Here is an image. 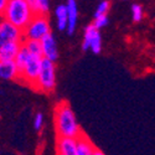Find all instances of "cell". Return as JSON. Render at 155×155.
<instances>
[{
  "mask_svg": "<svg viewBox=\"0 0 155 155\" xmlns=\"http://www.w3.org/2000/svg\"><path fill=\"white\" fill-rule=\"evenodd\" d=\"M54 123L57 138L77 139L83 132L67 101H60L54 109Z\"/></svg>",
  "mask_w": 155,
  "mask_h": 155,
  "instance_id": "1",
  "label": "cell"
},
{
  "mask_svg": "<svg viewBox=\"0 0 155 155\" xmlns=\"http://www.w3.org/2000/svg\"><path fill=\"white\" fill-rule=\"evenodd\" d=\"M2 19L24 31L34 19V14L28 0H8V5Z\"/></svg>",
  "mask_w": 155,
  "mask_h": 155,
  "instance_id": "2",
  "label": "cell"
},
{
  "mask_svg": "<svg viewBox=\"0 0 155 155\" xmlns=\"http://www.w3.org/2000/svg\"><path fill=\"white\" fill-rule=\"evenodd\" d=\"M56 88V64L46 58L41 61V68L38 73L35 89L45 93L54 92Z\"/></svg>",
  "mask_w": 155,
  "mask_h": 155,
  "instance_id": "3",
  "label": "cell"
},
{
  "mask_svg": "<svg viewBox=\"0 0 155 155\" xmlns=\"http://www.w3.org/2000/svg\"><path fill=\"white\" fill-rule=\"evenodd\" d=\"M24 40L41 41L44 37L51 34V26L47 16H34L28 28L24 31Z\"/></svg>",
  "mask_w": 155,
  "mask_h": 155,
  "instance_id": "4",
  "label": "cell"
},
{
  "mask_svg": "<svg viewBox=\"0 0 155 155\" xmlns=\"http://www.w3.org/2000/svg\"><path fill=\"white\" fill-rule=\"evenodd\" d=\"M41 61H42V57H41V56L30 55L29 60L26 61V63H25V66H24L22 72H21L20 76H19V78H21L25 83L30 84L32 88H35L37 77H38V73H40Z\"/></svg>",
  "mask_w": 155,
  "mask_h": 155,
  "instance_id": "5",
  "label": "cell"
},
{
  "mask_svg": "<svg viewBox=\"0 0 155 155\" xmlns=\"http://www.w3.org/2000/svg\"><path fill=\"white\" fill-rule=\"evenodd\" d=\"M11 42H24V32L4 19H0V50Z\"/></svg>",
  "mask_w": 155,
  "mask_h": 155,
  "instance_id": "6",
  "label": "cell"
},
{
  "mask_svg": "<svg viewBox=\"0 0 155 155\" xmlns=\"http://www.w3.org/2000/svg\"><path fill=\"white\" fill-rule=\"evenodd\" d=\"M40 42L42 48V58H46L51 62H56L58 58V47L54 35L52 34L47 35Z\"/></svg>",
  "mask_w": 155,
  "mask_h": 155,
  "instance_id": "7",
  "label": "cell"
},
{
  "mask_svg": "<svg viewBox=\"0 0 155 155\" xmlns=\"http://www.w3.org/2000/svg\"><path fill=\"white\" fill-rule=\"evenodd\" d=\"M57 155H77V139L74 138H57L56 139Z\"/></svg>",
  "mask_w": 155,
  "mask_h": 155,
  "instance_id": "8",
  "label": "cell"
},
{
  "mask_svg": "<svg viewBox=\"0 0 155 155\" xmlns=\"http://www.w3.org/2000/svg\"><path fill=\"white\" fill-rule=\"evenodd\" d=\"M19 70L14 61H0V78L11 81L19 78Z\"/></svg>",
  "mask_w": 155,
  "mask_h": 155,
  "instance_id": "9",
  "label": "cell"
},
{
  "mask_svg": "<svg viewBox=\"0 0 155 155\" xmlns=\"http://www.w3.org/2000/svg\"><path fill=\"white\" fill-rule=\"evenodd\" d=\"M67 6V15H68V24H67V32L72 35L76 30L77 26V20H78V8H77V3L74 0H68L66 3Z\"/></svg>",
  "mask_w": 155,
  "mask_h": 155,
  "instance_id": "10",
  "label": "cell"
},
{
  "mask_svg": "<svg viewBox=\"0 0 155 155\" xmlns=\"http://www.w3.org/2000/svg\"><path fill=\"white\" fill-rule=\"evenodd\" d=\"M96 147L84 133L77 138V155H93Z\"/></svg>",
  "mask_w": 155,
  "mask_h": 155,
  "instance_id": "11",
  "label": "cell"
},
{
  "mask_svg": "<svg viewBox=\"0 0 155 155\" xmlns=\"http://www.w3.org/2000/svg\"><path fill=\"white\" fill-rule=\"evenodd\" d=\"M22 42H11L0 50V61H15Z\"/></svg>",
  "mask_w": 155,
  "mask_h": 155,
  "instance_id": "12",
  "label": "cell"
},
{
  "mask_svg": "<svg viewBox=\"0 0 155 155\" xmlns=\"http://www.w3.org/2000/svg\"><path fill=\"white\" fill-rule=\"evenodd\" d=\"M34 16H47L50 12V2L47 0H28Z\"/></svg>",
  "mask_w": 155,
  "mask_h": 155,
  "instance_id": "13",
  "label": "cell"
},
{
  "mask_svg": "<svg viewBox=\"0 0 155 155\" xmlns=\"http://www.w3.org/2000/svg\"><path fill=\"white\" fill-rule=\"evenodd\" d=\"M55 15L57 21V29L60 31L67 30V24H68V15H67V6L66 4H60L55 9Z\"/></svg>",
  "mask_w": 155,
  "mask_h": 155,
  "instance_id": "14",
  "label": "cell"
},
{
  "mask_svg": "<svg viewBox=\"0 0 155 155\" xmlns=\"http://www.w3.org/2000/svg\"><path fill=\"white\" fill-rule=\"evenodd\" d=\"M99 31L94 28L93 24H89L86 26L84 29V36H83V42H82V50L83 51H87L91 48V44H92V40L94 38V36L98 34Z\"/></svg>",
  "mask_w": 155,
  "mask_h": 155,
  "instance_id": "15",
  "label": "cell"
},
{
  "mask_svg": "<svg viewBox=\"0 0 155 155\" xmlns=\"http://www.w3.org/2000/svg\"><path fill=\"white\" fill-rule=\"evenodd\" d=\"M24 47H26L30 55L34 56H41L42 57V48L40 41H34V40H24L22 42Z\"/></svg>",
  "mask_w": 155,
  "mask_h": 155,
  "instance_id": "16",
  "label": "cell"
},
{
  "mask_svg": "<svg viewBox=\"0 0 155 155\" xmlns=\"http://www.w3.org/2000/svg\"><path fill=\"white\" fill-rule=\"evenodd\" d=\"M29 57H30L29 51L26 50V47H24V45H22L20 51H19V54H18V56H16V58H15V61H14L18 70H19V74L22 72L24 66H25V63H26V61L29 60Z\"/></svg>",
  "mask_w": 155,
  "mask_h": 155,
  "instance_id": "17",
  "label": "cell"
},
{
  "mask_svg": "<svg viewBox=\"0 0 155 155\" xmlns=\"http://www.w3.org/2000/svg\"><path fill=\"white\" fill-rule=\"evenodd\" d=\"M130 12H132V19L134 22H140L144 19V9L140 4L134 3L130 6Z\"/></svg>",
  "mask_w": 155,
  "mask_h": 155,
  "instance_id": "18",
  "label": "cell"
},
{
  "mask_svg": "<svg viewBox=\"0 0 155 155\" xmlns=\"http://www.w3.org/2000/svg\"><path fill=\"white\" fill-rule=\"evenodd\" d=\"M110 9V3L107 2V0H103L101 2L94 11V18H99V16H107L108 11Z\"/></svg>",
  "mask_w": 155,
  "mask_h": 155,
  "instance_id": "19",
  "label": "cell"
},
{
  "mask_svg": "<svg viewBox=\"0 0 155 155\" xmlns=\"http://www.w3.org/2000/svg\"><path fill=\"white\" fill-rule=\"evenodd\" d=\"M92 51L93 54H99L101 50H102V38H101V34L98 32L94 38L92 40V44H91V48H89Z\"/></svg>",
  "mask_w": 155,
  "mask_h": 155,
  "instance_id": "20",
  "label": "cell"
},
{
  "mask_svg": "<svg viewBox=\"0 0 155 155\" xmlns=\"http://www.w3.org/2000/svg\"><path fill=\"white\" fill-rule=\"evenodd\" d=\"M44 123H45V118H44V114L41 112H37L34 117V128L36 130L40 132L41 129L44 128Z\"/></svg>",
  "mask_w": 155,
  "mask_h": 155,
  "instance_id": "21",
  "label": "cell"
},
{
  "mask_svg": "<svg viewBox=\"0 0 155 155\" xmlns=\"http://www.w3.org/2000/svg\"><path fill=\"white\" fill-rule=\"evenodd\" d=\"M108 22H109L108 16H99V18H94V20H93L92 24L94 25V28L99 31V29L106 28L107 25H108Z\"/></svg>",
  "mask_w": 155,
  "mask_h": 155,
  "instance_id": "22",
  "label": "cell"
},
{
  "mask_svg": "<svg viewBox=\"0 0 155 155\" xmlns=\"http://www.w3.org/2000/svg\"><path fill=\"white\" fill-rule=\"evenodd\" d=\"M6 5H8V0H0V19H2L3 15H4V11L6 9Z\"/></svg>",
  "mask_w": 155,
  "mask_h": 155,
  "instance_id": "23",
  "label": "cell"
},
{
  "mask_svg": "<svg viewBox=\"0 0 155 155\" xmlns=\"http://www.w3.org/2000/svg\"><path fill=\"white\" fill-rule=\"evenodd\" d=\"M93 155H106V154H104V153H103V151H102V150H99V149H98V148H97V149H96V151H94V154H93Z\"/></svg>",
  "mask_w": 155,
  "mask_h": 155,
  "instance_id": "24",
  "label": "cell"
}]
</instances>
